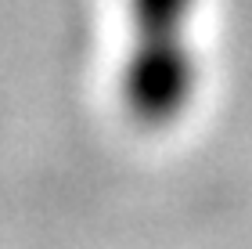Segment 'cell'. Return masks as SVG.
<instances>
[{
    "label": "cell",
    "instance_id": "1",
    "mask_svg": "<svg viewBox=\"0 0 252 249\" xmlns=\"http://www.w3.org/2000/svg\"><path fill=\"white\" fill-rule=\"evenodd\" d=\"M198 90V54L188 36H133L123 62V108L141 127L180 119Z\"/></svg>",
    "mask_w": 252,
    "mask_h": 249
},
{
    "label": "cell",
    "instance_id": "2",
    "mask_svg": "<svg viewBox=\"0 0 252 249\" xmlns=\"http://www.w3.org/2000/svg\"><path fill=\"white\" fill-rule=\"evenodd\" d=\"M133 36H184L198 0H126Z\"/></svg>",
    "mask_w": 252,
    "mask_h": 249
}]
</instances>
